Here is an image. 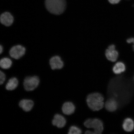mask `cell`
<instances>
[{"instance_id": "cell-8", "label": "cell", "mask_w": 134, "mask_h": 134, "mask_svg": "<svg viewBox=\"0 0 134 134\" xmlns=\"http://www.w3.org/2000/svg\"><path fill=\"white\" fill-rule=\"evenodd\" d=\"M67 121L66 118L63 115L56 114L55 115L52 121L53 125L58 128H63L66 126Z\"/></svg>"}, {"instance_id": "cell-10", "label": "cell", "mask_w": 134, "mask_h": 134, "mask_svg": "<svg viewBox=\"0 0 134 134\" xmlns=\"http://www.w3.org/2000/svg\"><path fill=\"white\" fill-rule=\"evenodd\" d=\"M122 129L125 132H131L134 130V121L130 117H126L124 120L122 124Z\"/></svg>"}, {"instance_id": "cell-14", "label": "cell", "mask_w": 134, "mask_h": 134, "mask_svg": "<svg viewBox=\"0 0 134 134\" xmlns=\"http://www.w3.org/2000/svg\"><path fill=\"white\" fill-rule=\"evenodd\" d=\"M106 58L110 62H114L116 61L118 58L119 53L115 49H107L105 52Z\"/></svg>"}, {"instance_id": "cell-15", "label": "cell", "mask_w": 134, "mask_h": 134, "mask_svg": "<svg viewBox=\"0 0 134 134\" xmlns=\"http://www.w3.org/2000/svg\"><path fill=\"white\" fill-rule=\"evenodd\" d=\"M18 85V81L17 79L13 77L8 80L6 84L5 88L8 91H13L17 87Z\"/></svg>"}, {"instance_id": "cell-17", "label": "cell", "mask_w": 134, "mask_h": 134, "mask_svg": "<svg viewBox=\"0 0 134 134\" xmlns=\"http://www.w3.org/2000/svg\"><path fill=\"white\" fill-rule=\"evenodd\" d=\"M83 130L79 127L73 125L69 127L68 130V134H83Z\"/></svg>"}, {"instance_id": "cell-20", "label": "cell", "mask_w": 134, "mask_h": 134, "mask_svg": "<svg viewBox=\"0 0 134 134\" xmlns=\"http://www.w3.org/2000/svg\"><path fill=\"white\" fill-rule=\"evenodd\" d=\"M109 2L112 4H116L119 3L121 0H108Z\"/></svg>"}, {"instance_id": "cell-11", "label": "cell", "mask_w": 134, "mask_h": 134, "mask_svg": "<svg viewBox=\"0 0 134 134\" xmlns=\"http://www.w3.org/2000/svg\"><path fill=\"white\" fill-rule=\"evenodd\" d=\"M126 70V66L123 62L120 61L115 63L112 68L114 74L119 75L124 73Z\"/></svg>"}, {"instance_id": "cell-6", "label": "cell", "mask_w": 134, "mask_h": 134, "mask_svg": "<svg viewBox=\"0 0 134 134\" xmlns=\"http://www.w3.org/2000/svg\"><path fill=\"white\" fill-rule=\"evenodd\" d=\"M26 49L21 45H17L13 47L9 52L10 56L16 59H19L24 55Z\"/></svg>"}, {"instance_id": "cell-12", "label": "cell", "mask_w": 134, "mask_h": 134, "mask_svg": "<svg viewBox=\"0 0 134 134\" xmlns=\"http://www.w3.org/2000/svg\"><path fill=\"white\" fill-rule=\"evenodd\" d=\"M0 20L2 24L7 26H9L13 24L14 19L12 15L9 12L3 13L1 15Z\"/></svg>"}, {"instance_id": "cell-13", "label": "cell", "mask_w": 134, "mask_h": 134, "mask_svg": "<svg viewBox=\"0 0 134 134\" xmlns=\"http://www.w3.org/2000/svg\"><path fill=\"white\" fill-rule=\"evenodd\" d=\"M34 103L32 100L24 99L20 100L19 103V106L24 111L29 112L32 109Z\"/></svg>"}, {"instance_id": "cell-7", "label": "cell", "mask_w": 134, "mask_h": 134, "mask_svg": "<svg viewBox=\"0 0 134 134\" xmlns=\"http://www.w3.org/2000/svg\"><path fill=\"white\" fill-rule=\"evenodd\" d=\"M76 107L74 103L70 101L64 103L62 107V110L64 114L67 116H70L74 113Z\"/></svg>"}, {"instance_id": "cell-1", "label": "cell", "mask_w": 134, "mask_h": 134, "mask_svg": "<svg viewBox=\"0 0 134 134\" xmlns=\"http://www.w3.org/2000/svg\"><path fill=\"white\" fill-rule=\"evenodd\" d=\"M86 101L89 108L92 111H99L104 108L105 99L99 92L90 93L87 97Z\"/></svg>"}, {"instance_id": "cell-4", "label": "cell", "mask_w": 134, "mask_h": 134, "mask_svg": "<svg viewBox=\"0 0 134 134\" xmlns=\"http://www.w3.org/2000/svg\"><path fill=\"white\" fill-rule=\"evenodd\" d=\"M40 82L39 78L37 76H28L23 81V86L26 91H32L37 87Z\"/></svg>"}, {"instance_id": "cell-23", "label": "cell", "mask_w": 134, "mask_h": 134, "mask_svg": "<svg viewBox=\"0 0 134 134\" xmlns=\"http://www.w3.org/2000/svg\"></svg>"}, {"instance_id": "cell-5", "label": "cell", "mask_w": 134, "mask_h": 134, "mask_svg": "<svg viewBox=\"0 0 134 134\" xmlns=\"http://www.w3.org/2000/svg\"><path fill=\"white\" fill-rule=\"evenodd\" d=\"M119 103L115 98L110 97L105 100L104 108L107 111L113 113L118 109Z\"/></svg>"}, {"instance_id": "cell-22", "label": "cell", "mask_w": 134, "mask_h": 134, "mask_svg": "<svg viewBox=\"0 0 134 134\" xmlns=\"http://www.w3.org/2000/svg\"><path fill=\"white\" fill-rule=\"evenodd\" d=\"M3 48L2 46L1 45V47H0V53L1 54L3 52Z\"/></svg>"}, {"instance_id": "cell-2", "label": "cell", "mask_w": 134, "mask_h": 134, "mask_svg": "<svg viewBox=\"0 0 134 134\" xmlns=\"http://www.w3.org/2000/svg\"><path fill=\"white\" fill-rule=\"evenodd\" d=\"M45 4L48 11L52 14L57 15L63 13L66 6L65 0H46Z\"/></svg>"}, {"instance_id": "cell-21", "label": "cell", "mask_w": 134, "mask_h": 134, "mask_svg": "<svg viewBox=\"0 0 134 134\" xmlns=\"http://www.w3.org/2000/svg\"><path fill=\"white\" fill-rule=\"evenodd\" d=\"M108 49L110 50L115 49V46L113 44L110 45L109 46Z\"/></svg>"}, {"instance_id": "cell-3", "label": "cell", "mask_w": 134, "mask_h": 134, "mask_svg": "<svg viewBox=\"0 0 134 134\" xmlns=\"http://www.w3.org/2000/svg\"><path fill=\"white\" fill-rule=\"evenodd\" d=\"M83 125L86 130H92L94 134H102L104 130L103 122L98 118H88L84 122Z\"/></svg>"}, {"instance_id": "cell-16", "label": "cell", "mask_w": 134, "mask_h": 134, "mask_svg": "<svg viewBox=\"0 0 134 134\" xmlns=\"http://www.w3.org/2000/svg\"><path fill=\"white\" fill-rule=\"evenodd\" d=\"M12 64V61L8 58L2 59L0 61V66L4 69H8L10 68Z\"/></svg>"}, {"instance_id": "cell-9", "label": "cell", "mask_w": 134, "mask_h": 134, "mask_svg": "<svg viewBox=\"0 0 134 134\" xmlns=\"http://www.w3.org/2000/svg\"><path fill=\"white\" fill-rule=\"evenodd\" d=\"M49 64L52 69H61L63 68L64 63L58 56L53 57L49 60Z\"/></svg>"}, {"instance_id": "cell-18", "label": "cell", "mask_w": 134, "mask_h": 134, "mask_svg": "<svg viewBox=\"0 0 134 134\" xmlns=\"http://www.w3.org/2000/svg\"><path fill=\"white\" fill-rule=\"evenodd\" d=\"M6 80V76L5 74L2 71H0V84H3Z\"/></svg>"}, {"instance_id": "cell-19", "label": "cell", "mask_w": 134, "mask_h": 134, "mask_svg": "<svg viewBox=\"0 0 134 134\" xmlns=\"http://www.w3.org/2000/svg\"><path fill=\"white\" fill-rule=\"evenodd\" d=\"M126 42L129 44H132V47L134 51V37H131L127 38L126 40Z\"/></svg>"}]
</instances>
